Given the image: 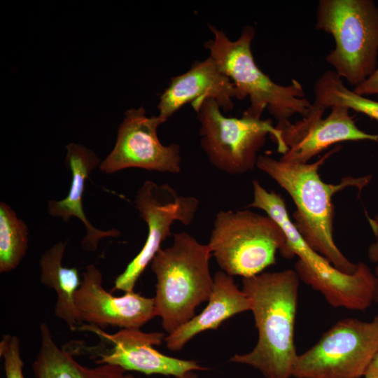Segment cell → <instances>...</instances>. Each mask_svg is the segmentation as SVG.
I'll list each match as a JSON object with an SVG mask.
<instances>
[{
	"mask_svg": "<svg viewBox=\"0 0 378 378\" xmlns=\"http://www.w3.org/2000/svg\"><path fill=\"white\" fill-rule=\"evenodd\" d=\"M340 148V146H336L312 163L288 162L260 155L256 167L275 181L292 198L296 207L293 223L304 241L335 268L353 274L358 264L351 262L334 241L332 199L336 192L348 187H355L360 192L370 183L371 176H346L337 184L323 181L319 168Z\"/></svg>",
	"mask_w": 378,
	"mask_h": 378,
	"instance_id": "obj_1",
	"label": "cell"
},
{
	"mask_svg": "<svg viewBox=\"0 0 378 378\" xmlns=\"http://www.w3.org/2000/svg\"><path fill=\"white\" fill-rule=\"evenodd\" d=\"M300 281L292 269L243 278L258 337L251 351L234 355L231 362L251 366L265 378L293 377L298 356L294 331Z\"/></svg>",
	"mask_w": 378,
	"mask_h": 378,
	"instance_id": "obj_2",
	"label": "cell"
},
{
	"mask_svg": "<svg viewBox=\"0 0 378 378\" xmlns=\"http://www.w3.org/2000/svg\"><path fill=\"white\" fill-rule=\"evenodd\" d=\"M253 199L246 208L264 211L283 230L293 256L298 257L295 270L300 280L318 291L333 307L363 311L374 302L378 277L362 262L353 274L335 268L302 238L291 220L284 200L253 180Z\"/></svg>",
	"mask_w": 378,
	"mask_h": 378,
	"instance_id": "obj_3",
	"label": "cell"
},
{
	"mask_svg": "<svg viewBox=\"0 0 378 378\" xmlns=\"http://www.w3.org/2000/svg\"><path fill=\"white\" fill-rule=\"evenodd\" d=\"M214 38L204 43L220 71L232 81L237 99L249 98L250 105L242 115L261 118L265 109L278 121H289L296 114L302 118L311 111L312 103L305 98L302 84L293 79L281 85L270 79L256 64L251 51L255 36L252 26H245L239 37L230 40L223 30L208 24Z\"/></svg>",
	"mask_w": 378,
	"mask_h": 378,
	"instance_id": "obj_4",
	"label": "cell"
},
{
	"mask_svg": "<svg viewBox=\"0 0 378 378\" xmlns=\"http://www.w3.org/2000/svg\"><path fill=\"white\" fill-rule=\"evenodd\" d=\"M173 238L172 245L161 248L150 262L157 279L156 314L167 335L195 316L196 308L208 301L214 286L209 245L186 232L174 233Z\"/></svg>",
	"mask_w": 378,
	"mask_h": 378,
	"instance_id": "obj_5",
	"label": "cell"
},
{
	"mask_svg": "<svg viewBox=\"0 0 378 378\" xmlns=\"http://www.w3.org/2000/svg\"><path fill=\"white\" fill-rule=\"evenodd\" d=\"M316 28L331 34L326 57L334 71L356 88L378 66V6L372 0H320Z\"/></svg>",
	"mask_w": 378,
	"mask_h": 378,
	"instance_id": "obj_6",
	"label": "cell"
},
{
	"mask_svg": "<svg viewBox=\"0 0 378 378\" xmlns=\"http://www.w3.org/2000/svg\"><path fill=\"white\" fill-rule=\"evenodd\" d=\"M207 244L222 271L231 276L262 273L275 264L277 252L294 257L281 227L269 216L247 209L219 211Z\"/></svg>",
	"mask_w": 378,
	"mask_h": 378,
	"instance_id": "obj_7",
	"label": "cell"
},
{
	"mask_svg": "<svg viewBox=\"0 0 378 378\" xmlns=\"http://www.w3.org/2000/svg\"><path fill=\"white\" fill-rule=\"evenodd\" d=\"M191 105L200 124V146L210 163L220 172L239 175L252 171L267 134L276 143L280 153L286 152L281 132L271 119L243 115L240 118L227 117L209 97L197 99Z\"/></svg>",
	"mask_w": 378,
	"mask_h": 378,
	"instance_id": "obj_8",
	"label": "cell"
},
{
	"mask_svg": "<svg viewBox=\"0 0 378 378\" xmlns=\"http://www.w3.org/2000/svg\"><path fill=\"white\" fill-rule=\"evenodd\" d=\"M378 351V314L338 321L295 361V378H360Z\"/></svg>",
	"mask_w": 378,
	"mask_h": 378,
	"instance_id": "obj_9",
	"label": "cell"
},
{
	"mask_svg": "<svg viewBox=\"0 0 378 378\" xmlns=\"http://www.w3.org/2000/svg\"><path fill=\"white\" fill-rule=\"evenodd\" d=\"M134 204L147 225L148 234L140 252L114 281L113 290L125 293L133 291L140 276L161 248L162 243L172 235L173 223L178 221L188 225L192 223L199 200L192 196L178 195L167 183L158 185L147 180L138 190Z\"/></svg>",
	"mask_w": 378,
	"mask_h": 378,
	"instance_id": "obj_10",
	"label": "cell"
},
{
	"mask_svg": "<svg viewBox=\"0 0 378 378\" xmlns=\"http://www.w3.org/2000/svg\"><path fill=\"white\" fill-rule=\"evenodd\" d=\"M82 330L96 334L102 342L108 344L93 347H74L76 354H88L99 365H116L125 371H136L147 375L153 374L183 377L195 370H207L197 361L184 360L164 355L154 346L164 340L162 332H144L139 329H122L108 333L102 328L88 324L79 327Z\"/></svg>",
	"mask_w": 378,
	"mask_h": 378,
	"instance_id": "obj_11",
	"label": "cell"
},
{
	"mask_svg": "<svg viewBox=\"0 0 378 378\" xmlns=\"http://www.w3.org/2000/svg\"><path fill=\"white\" fill-rule=\"evenodd\" d=\"M164 122L158 115L148 117L143 106L127 110L118 127L115 146L101 162L100 170L112 174L128 168H141L150 172L179 173V145H164L158 136V127Z\"/></svg>",
	"mask_w": 378,
	"mask_h": 378,
	"instance_id": "obj_12",
	"label": "cell"
},
{
	"mask_svg": "<svg viewBox=\"0 0 378 378\" xmlns=\"http://www.w3.org/2000/svg\"><path fill=\"white\" fill-rule=\"evenodd\" d=\"M323 118V112L311 109L310 113L295 123L278 122L276 127L286 152L280 160L294 163H307L330 146L346 141L369 140L378 142V134L367 133L358 127L349 109L333 106Z\"/></svg>",
	"mask_w": 378,
	"mask_h": 378,
	"instance_id": "obj_13",
	"label": "cell"
},
{
	"mask_svg": "<svg viewBox=\"0 0 378 378\" xmlns=\"http://www.w3.org/2000/svg\"><path fill=\"white\" fill-rule=\"evenodd\" d=\"M74 301L80 323L99 328L139 329L157 316L153 298L134 291L116 297L104 289L102 272L94 265L85 267Z\"/></svg>",
	"mask_w": 378,
	"mask_h": 378,
	"instance_id": "obj_14",
	"label": "cell"
},
{
	"mask_svg": "<svg viewBox=\"0 0 378 378\" xmlns=\"http://www.w3.org/2000/svg\"><path fill=\"white\" fill-rule=\"evenodd\" d=\"M201 97L214 99L224 113L233 110L237 99L232 81L211 56L195 61L186 72L171 78L159 97L158 115L166 122L182 106Z\"/></svg>",
	"mask_w": 378,
	"mask_h": 378,
	"instance_id": "obj_15",
	"label": "cell"
},
{
	"mask_svg": "<svg viewBox=\"0 0 378 378\" xmlns=\"http://www.w3.org/2000/svg\"><path fill=\"white\" fill-rule=\"evenodd\" d=\"M65 165L71 174V183L66 197L61 200H49L48 213L53 217L61 218L68 222L72 217L83 223L85 235L81 245L84 250L94 251L99 241L107 237H118L120 232L113 228L102 230L91 224L83 208V195L85 181L96 167H99L100 159L90 148L78 144L70 143L66 146Z\"/></svg>",
	"mask_w": 378,
	"mask_h": 378,
	"instance_id": "obj_16",
	"label": "cell"
},
{
	"mask_svg": "<svg viewBox=\"0 0 378 378\" xmlns=\"http://www.w3.org/2000/svg\"><path fill=\"white\" fill-rule=\"evenodd\" d=\"M251 302L246 293L240 290L233 277L223 271L214 276V286L206 307L198 315L164 337L166 346L180 351L197 334L217 329L232 316L251 311Z\"/></svg>",
	"mask_w": 378,
	"mask_h": 378,
	"instance_id": "obj_17",
	"label": "cell"
},
{
	"mask_svg": "<svg viewBox=\"0 0 378 378\" xmlns=\"http://www.w3.org/2000/svg\"><path fill=\"white\" fill-rule=\"evenodd\" d=\"M41 345L32 369L36 378H127L121 368L102 364L88 368L78 363L74 355L55 343L50 328L40 324Z\"/></svg>",
	"mask_w": 378,
	"mask_h": 378,
	"instance_id": "obj_18",
	"label": "cell"
},
{
	"mask_svg": "<svg viewBox=\"0 0 378 378\" xmlns=\"http://www.w3.org/2000/svg\"><path fill=\"white\" fill-rule=\"evenodd\" d=\"M66 246V242H57L42 254L39 260L40 281L57 294L55 315L74 331L81 323L74 301L81 280L76 267L62 265Z\"/></svg>",
	"mask_w": 378,
	"mask_h": 378,
	"instance_id": "obj_19",
	"label": "cell"
},
{
	"mask_svg": "<svg viewBox=\"0 0 378 378\" xmlns=\"http://www.w3.org/2000/svg\"><path fill=\"white\" fill-rule=\"evenodd\" d=\"M312 109L325 112L328 108L342 106L362 113L378 121V102L356 94L344 84L334 71H325L314 87Z\"/></svg>",
	"mask_w": 378,
	"mask_h": 378,
	"instance_id": "obj_20",
	"label": "cell"
},
{
	"mask_svg": "<svg viewBox=\"0 0 378 378\" xmlns=\"http://www.w3.org/2000/svg\"><path fill=\"white\" fill-rule=\"evenodd\" d=\"M28 228L6 203H0V272L15 270L28 248Z\"/></svg>",
	"mask_w": 378,
	"mask_h": 378,
	"instance_id": "obj_21",
	"label": "cell"
},
{
	"mask_svg": "<svg viewBox=\"0 0 378 378\" xmlns=\"http://www.w3.org/2000/svg\"><path fill=\"white\" fill-rule=\"evenodd\" d=\"M0 356L4 358L6 378H25L20 354V342L16 335H4L0 342Z\"/></svg>",
	"mask_w": 378,
	"mask_h": 378,
	"instance_id": "obj_22",
	"label": "cell"
},
{
	"mask_svg": "<svg viewBox=\"0 0 378 378\" xmlns=\"http://www.w3.org/2000/svg\"><path fill=\"white\" fill-rule=\"evenodd\" d=\"M367 219L373 232L374 239L368 249V257L370 262L377 263L374 274L378 277V214L370 216L366 214Z\"/></svg>",
	"mask_w": 378,
	"mask_h": 378,
	"instance_id": "obj_23",
	"label": "cell"
},
{
	"mask_svg": "<svg viewBox=\"0 0 378 378\" xmlns=\"http://www.w3.org/2000/svg\"><path fill=\"white\" fill-rule=\"evenodd\" d=\"M356 94L365 95H378V66L374 73L364 82L353 90Z\"/></svg>",
	"mask_w": 378,
	"mask_h": 378,
	"instance_id": "obj_24",
	"label": "cell"
},
{
	"mask_svg": "<svg viewBox=\"0 0 378 378\" xmlns=\"http://www.w3.org/2000/svg\"><path fill=\"white\" fill-rule=\"evenodd\" d=\"M368 377H377L378 378V351L370 363L367 372L364 376Z\"/></svg>",
	"mask_w": 378,
	"mask_h": 378,
	"instance_id": "obj_25",
	"label": "cell"
},
{
	"mask_svg": "<svg viewBox=\"0 0 378 378\" xmlns=\"http://www.w3.org/2000/svg\"><path fill=\"white\" fill-rule=\"evenodd\" d=\"M126 377L127 378H141V377H136L130 374L126 375ZM176 378H197V377L195 374L193 373V372H190L183 377H176Z\"/></svg>",
	"mask_w": 378,
	"mask_h": 378,
	"instance_id": "obj_26",
	"label": "cell"
},
{
	"mask_svg": "<svg viewBox=\"0 0 378 378\" xmlns=\"http://www.w3.org/2000/svg\"><path fill=\"white\" fill-rule=\"evenodd\" d=\"M374 302H375L378 305V279H377L376 290L374 293Z\"/></svg>",
	"mask_w": 378,
	"mask_h": 378,
	"instance_id": "obj_27",
	"label": "cell"
},
{
	"mask_svg": "<svg viewBox=\"0 0 378 378\" xmlns=\"http://www.w3.org/2000/svg\"><path fill=\"white\" fill-rule=\"evenodd\" d=\"M368 378H377V377H368Z\"/></svg>",
	"mask_w": 378,
	"mask_h": 378,
	"instance_id": "obj_28",
	"label": "cell"
}]
</instances>
